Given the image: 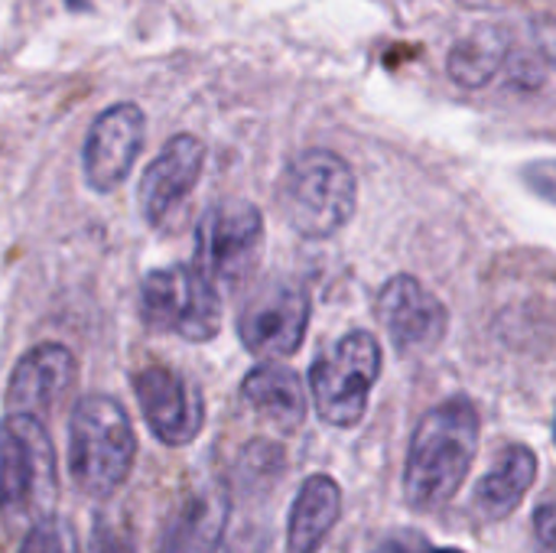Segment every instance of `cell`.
I'll return each mask as SVG.
<instances>
[{"label": "cell", "instance_id": "cell-1", "mask_svg": "<svg viewBox=\"0 0 556 553\" xmlns=\"http://www.w3.org/2000/svg\"><path fill=\"white\" fill-rule=\"evenodd\" d=\"M479 407L466 394L424 414L404 466V499L414 512H440L459 495L479 453Z\"/></svg>", "mask_w": 556, "mask_h": 553}, {"label": "cell", "instance_id": "cell-2", "mask_svg": "<svg viewBox=\"0 0 556 553\" xmlns=\"http://www.w3.org/2000/svg\"><path fill=\"white\" fill-rule=\"evenodd\" d=\"M137 460V433L111 394H85L68 420V476L81 495L104 502L114 499Z\"/></svg>", "mask_w": 556, "mask_h": 553}, {"label": "cell", "instance_id": "cell-3", "mask_svg": "<svg viewBox=\"0 0 556 553\" xmlns=\"http://www.w3.org/2000/svg\"><path fill=\"white\" fill-rule=\"evenodd\" d=\"M59 469L46 424L33 414H7L0 424V515L10 528H29L55 515Z\"/></svg>", "mask_w": 556, "mask_h": 553}, {"label": "cell", "instance_id": "cell-4", "mask_svg": "<svg viewBox=\"0 0 556 553\" xmlns=\"http://www.w3.org/2000/svg\"><path fill=\"white\" fill-rule=\"evenodd\" d=\"M277 202L287 225L303 238H332L358 205L355 169L336 150H303L287 163Z\"/></svg>", "mask_w": 556, "mask_h": 553}, {"label": "cell", "instance_id": "cell-5", "mask_svg": "<svg viewBox=\"0 0 556 553\" xmlns=\"http://www.w3.org/2000/svg\"><path fill=\"white\" fill-rule=\"evenodd\" d=\"M378 378L381 345L371 332L355 329L336 339L309 368V391L319 420L339 430L358 427Z\"/></svg>", "mask_w": 556, "mask_h": 553}, {"label": "cell", "instance_id": "cell-6", "mask_svg": "<svg viewBox=\"0 0 556 553\" xmlns=\"http://www.w3.org/2000/svg\"><path fill=\"white\" fill-rule=\"evenodd\" d=\"M140 316L153 332L208 342L222 329V297L195 264H173L143 277Z\"/></svg>", "mask_w": 556, "mask_h": 553}, {"label": "cell", "instance_id": "cell-7", "mask_svg": "<svg viewBox=\"0 0 556 553\" xmlns=\"http://www.w3.org/2000/svg\"><path fill=\"white\" fill-rule=\"evenodd\" d=\"M264 254V215L244 199L208 205L195 225V267L222 290L251 280Z\"/></svg>", "mask_w": 556, "mask_h": 553}, {"label": "cell", "instance_id": "cell-8", "mask_svg": "<svg viewBox=\"0 0 556 553\" xmlns=\"http://www.w3.org/2000/svg\"><path fill=\"white\" fill-rule=\"evenodd\" d=\"M309 329V293L287 277L261 284L238 316V339L257 359L293 355Z\"/></svg>", "mask_w": 556, "mask_h": 553}, {"label": "cell", "instance_id": "cell-9", "mask_svg": "<svg viewBox=\"0 0 556 553\" xmlns=\"http://www.w3.org/2000/svg\"><path fill=\"white\" fill-rule=\"evenodd\" d=\"M134 394L150 433L163 447H189L205 427L202 391L169 365H147L134 375Z\"/></svg>", "mask_w": 556, "mask_h": 553}, {"label": "cell", "instance_id": "cell-10", "mask_svg": "<svg viewBox=\"0 0 556 553\" xmlns=\"http://www.w3.org/2000/svg\"><path fill=\"white\" fill-rule=\"evenodd\" d=\"M378 316L401 355L433 352L450 329V313L443 300L410 274H397L381 287Z\"/></svg>", "mask_w": 556, "mask_h": 553}, {"label": "cell", "instance_id": "cell-11", "mask_svg": "<svg viewBox=\"0 0 556 553\" xmlns=\"http://www.w3.org/2000/svg\"><path fill=\"white\" fill-rule=\"evenodd\" d=\"M143 134H147V117L130 101H121L108 108L101 117H94L81 150L85 179L94 192H114L127 179L134 160L143 150Z\"/></svg>", "mask_w": 556, "mask_h": 553}, {"label": "cell", "instance_id": "cell-12", "mask_svg": "<svg viewBox=\"0 0 556 553\" xmlns=\"http://www.w3.org/2000/svg\"><path fill=\"white\" fill-rule=\"evenodd\" d=\"M205 166V143L195 134H176L163 143L140 179V212L147 225H166V218L192 196Z\"/></svg>", "mask_w": 556, "mask_h": 553}, {"label": "cell", "instance_id": "cell-13", "mask_svg": "<svg viewBox=\"0 0 556 553\" xmlns=\"http://www.w3.org/2000/svg\"><path fill=\"white\" fill-rule=\"evenodd\" d=\"M75 355L59 342L29 349L7 381V414H33L46 420L75 388Z\"/></svg>", "mask_w": 556, "mask_h": 553}, {"label": "cell", "instance_id": "cell-14", "mask_svg": "<svg viewBox=\"0 0 556 553\" xmlns=\"http://www.w3.org/2000/svg\"><path fill=\"white\" fill-rule=\"evenodd\" d=\"M228 518L231 499L225 486H202L176 508L156 553H218Z\"/></svg>", "mask_w": 556, "mask_h": 553}, {"label": "cell", "instance_id": "cell-15", "mask_svg": "<svg viewBox=\"0 0 556 553\" xmlns=\"http://www.w3.org/2000/svg\"><path fill=\"white\" fill-rule=\"evenodd\" d=\"M244 404L261 414L267 424H274L280 433H296L306 420V391L296 372L287 365H257L241 381Z\"/></svg>", "mask_w": 556, "mask_h": 553}, {"label": "cell", "instance_id": "cell-16", "mask_svg": "<svg viewBox=\"0 0 556 553\" xmlns=\"http://www.w3.org/2000/svg\"><path fill=\"white\" fill-rule=\"evenodd\" d=\"M342 518V489L332 476H309L290 508L287 551L316 553Z\"/></svg>", "mask_w": 556, "mask_h": 553}, {"label": "cell", "instance_id": "cell-17", "mask_svg": "<svg viewBox=\"0 0 556 553\" xmlns=\"http://www.w3.org/2000/svg\"><path fill=\"white\" fill-rule=\"evenodd\" d=\"M538 479V456L531 447L525 443H511L498 463L479 479L476 486V508L489 518V521H502L508 518L521 502L525 495L531 492Z\"/></svg>", "mask_w": 556, "mask_h": 553}, {"label": "cell", "instance_id": "cell-18", "mask_svg": "<svg viewBox=\"0 0 556 553\" xmlns=\"http://www.w3.org/2000/svg\"><path fill=\"white\" fill-rule=\"evenodd\" d=\"M505 42L482 29V33H472L466 39H459L453 49H450V59H446V72L456 85L463 88H485L505 65Z\"/></svg>", "mask_w": 556, "mask_h": 553}, {"label": "cell", "instance_id": "cell-19", "mask_svg": "<svg viewBox=\"0 0 556 553\" xmlns=\"http://www.w3.org/2000/svg\"><path fill=\"white\" fill-rule=\"evenodd\" d=\"M20 553H81V548H78L75 528L65 518L49 515V518L26 528Z\"/></svg>", "mask_w": 556, "mask_h": 553}, {"label": "cell", "instance_id": "cell-20", "mask_svg": "<svg viewBox=\"0 0 556 553\" xmlns=\"http://www.w3.org/2000/svg\"><path fill=\"white\" fill-rule=\"evenodd\" d=\"M88 553H137V538L130 528L111 515H98L91 521V544Z\"/></svg>", "mask_w": 556, "mask_h": 553}, {"label": "cell", "instance_id": "cell-21", "mask_svg": "<svg viewBox=\"0 0 556 553\" xmlns=\"http://www.w3.org/2000/svg\"><path fill=\"white\" fill-rule=\"evenodd\" d=\"M534 538L544 553H556V499H547L534 512Z\"/></svg>", "mask_w": 556, "mask_h": 553}, {"label": "cell", "instance_id": "cell-22", "mask_svg": "<svg viewBox=\"0 0 556 553\" xmlns=\"http://www.w3.org/2000/svg\"><path fill=\"white\" fill-rule=\"evenodd\" d=\"M525 179H528V186L541 199H547V202L556 205V160H538L534 166L525 169Z\"/></svg>", "mask_w": 556, "mask_h": 553}, {"label": "cell", "instance_id": "cell-23", "mask_svg": "<svg viewBox=\"0 0 556 553\" xmlns=\"http://www.w3.org/2000/svg\"><path fill=\"white\" fill-rule=\"evenodd\" d=\"M538 42L544 55L556 65V20H538Z\"/></svg>", "mask_w": 556, "mask_h": 553}, {"label": "cell", "instance_id": "cell-24", "mask_svg": "<svg viewBox=\"0 0 556 553\" xmlns=\"http://www.w3.org/2000/svg\"><path fill=\"white\" fill-rule=\"evenodd\" d=\"M401 553H466V551H456V548H430V544H420V548H414V551H401Z\"/></svg>", "mask_w": 556, "mask_h": 553}, {"label": "cell", "instance_id": "cell-25", "mask_svg": "<svg viewBox=\"0 0 556 553\" xmlns=\"http://www.w3.org/2000/svg\"><path fill=\"white\" fill-rule=\"evenodd\" d=\"M554 437H556V420H554Z\"/></svg>", "mask_w": 556, "mask_h": 553}]
</instances>
